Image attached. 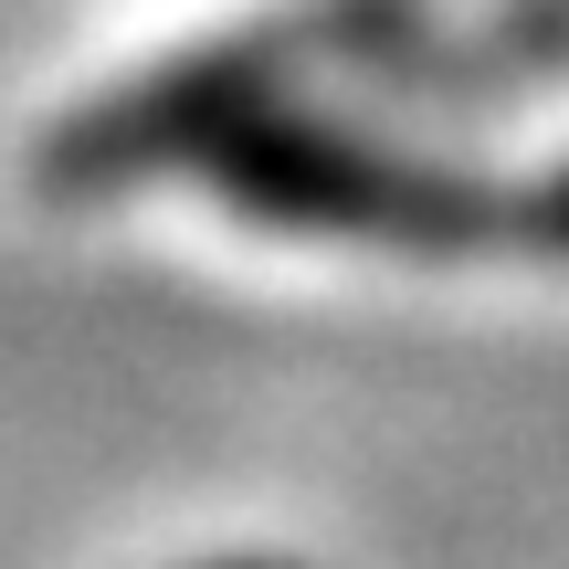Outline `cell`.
Segmentation results:
<instances>
[{
  "mask_svg": "<svg viewBox=\"0 0 569 569\" xmlns=\"http://www.w3.org/2000/svg\"><path fill=\"white\" fill-rule=\"evenodd\" d=\"M211 180L232 190L243 211H264V222H296V232H369V243H411V253H453L475 243V232L496 222L475 190L432 180V169H390L369 159V148L327 138V127H232L222 138V169Z\"/></svg>",
  "mask_w": 569,
  "mask_h": 569,
  "instance_id": "6da1fadb",
  "label": "cell"
},
{
  "mask_svg": "<svg viewBox=\"0 0 569 569\" xmlns=\"http://www.w3.org/2000/svg\"><path fill=\"white\" fill-rule=\"evenodd\" d=\"M528 232H538L549 253H569V180H559V201H538V211H528Z\"/></svg>",
  "mask_w": 569,
  "mask_h": 569,
  "instance_id": "7a4b0ae2",
  "label": "cell"
}]
</instances>
